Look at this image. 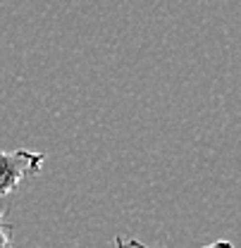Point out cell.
I'll use <instances>...</instances> for the list:
<instances>
[{
    "instance_id": "1",
    "label": "cell",
    "mask_w": 241,
    "mask_h": 248,
    "mask_svg": "<svg viewBox=\"0 0 241 248\" xmlns=\"http://www.w3.org/2000/svg\"><path fill=\"white\" fill-rule=\"evenodd\" d=\"M46 165V155L17 148V151H0V198L12 193L24 179L38 177Z\"/></svg>"
},
{
    "instance_id": "2",
    "label": "cell",
    "mask_w": 241,
    "mask_h": 248,
    "mask_svg": "<svg viewBox=\"0 0 241 248\" xmlns=\"http://www.w3.org/2000/svg\"><path fill=\"white\" fill-rule=\"evenodd\" d=\"M115 246L117 248H151L146 246V244H141L139 239H134V236H115ZM203 248H234L232 241H212L208 246Z\"/></svg>"
},
{
    "instance_id": "3",
    "label": "cell",
    "mask_w": 241,
    "mask_h": 248,
    "mask_svg": "<svg viewBox=\"0 0 241 248\" xmlns=\"http://www.w3.org/2000/svg\"><path fill=\"white\" fill-rule=\"evenodd\" d=\"M0 248H12V229H10V224L5 227L2 213H0Z\"/></svg>"
}]
</instances>
